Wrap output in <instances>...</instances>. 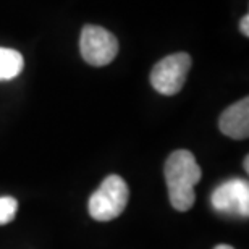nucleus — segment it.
Returning a JSON list of instances; mask_svg holds the SVG:
<instances>
[{"label":"nucleus","mask_w":249,"mask_h":249,"mask_svg":"<svg viewBox=\"0 0 249 249\" xmlns=\"http://www.w3.org/2000/svg\"><path fill=\"white\" fill-rule=\"evenodd\" d=\"M163 175L173 209H177L178 212L189 211L196 201L194 186L199 183L202 175L201 167L197 165L193 152L185 149L172 152L163 167Z\"/></svg>","instance_id":"nucleus-1"},{"label":"nucleus","mask_w":249,"mask_h":249,"mask_svg":"<svg viewBox=\"0 0 249 249\" xmlns=\"http://www.w3.org/2000/svg\"><path fill=\"white\" fill-rule=\"evenodd\" d=\"M129 199L126 181L118 175H108L89 197V213L97 222H108L122 215Z\"/></svg>","instance_id":"nucleus-2"},{"label":"nucleus","mask_w":249,"mask_h":249,"mask_svg":"<svg viewBox=\"0 0 249 249\" xmlns=\"http://www.w3.org/2000/svg\"><path fill=\"white\" fill-rule=\"evenodd\" d=\"M191 68V57L185 52L172 53L154 65L151 84L159 94L175 96L185 86L188 71Z\"/></svg>","instance_id":"nucleus-3"},{"label":"nucleus","mask_w":249,"mask_h":249,"mask_svg":"<svg viewBox=\"0 0 249 249\" xmlns=\"http://www.w3.org/2000/svg\"><path fill=\"white\" fill-rule=\"evenodd\" d=\"M79 51H81L84 62L92 67H106L117 57L118 42L110 31L101 26L88 24L81 31Z\"/></svg>","instance_id":"nucleus-4"},{"label":"nucleus","mask_w":249,"mask_h":249,"mask_svg":"<svg viewBox=\"0 0 249 249\" xmlns=\"http://www.w3.org/2000/svg\"><path fill=\"white\" fill-rule=\"evenodd\" d=\"M212 206L217 212L227 215H249V185L246 180L233 178L222 183L212 193Z\"/></svg>","instance_id":"nucleus-5"},{"label":"nucleus","mask_w":249,"mask_h":249,"mask_svg":"<svg viewBox=\"0 0 249 249\" xmlns=\"http://www.w3.org/2000/svg\"><path fill=\"white\" fill-rule=\"evenodd\" d=\"M218 128L228 138L246 139L249 136V99L245 97L223 110Z\"/></svg>","instance_id":"nucleus-6"},{"label":"nucleus","mask_w":249,"mask_h":249,"mask_svg":"<svg viewBox=\"0 0 249 249\" xmlns=\"http://www.w3.org/2000/svg\"><path fill=\"white\" fill-rule=\"evenodd\" d=\"M24 68V58L18 51L0 47V81L15 79Z\"/></svg>","instance_id":"nucleus-7"},{"label":"nucleus","mask_w":249,"mask_h":249,"mask_svg":"<svg viewBox=\"0 0 249 249\" xmlns=\"http://www.w3.org/2000/svg\"><path fill=\"white\" fill-rule=\"evenodd\" d=\"M18 211V201L12 196L0 197V225H7L15 218Z\"/></svg>","instance_id":"nucleus-8"},{"label":"nucleus","mask_w":249,"mask_h":249,"mask_svg":"<svg viewBox=\"0 0 249 249\" xmlns=\"http://www.w3.org/2000/svg\"><path fill=\"white\" fill-rule=\"evenodd\" d=\"M240 31L245 34V36H249V15H245L240 21Z\"/></svg>","instance_id":"nucleus-9"},{"label":"nucleus","mask_w":249,"mask_h":249,"mask_svg":"<svg viewBox=\"0 0 249 249\" xmlns=\"http://www.w3.org/2000/svg\"><path fill=\"white\" fill-rule=\"evenodd\" d=\"M213 249H235V248L230 246V245H218V246H215Z\"/></svg>","instance_id":"nucleus-10"},{"label":"nucleus","mask_w":249,"mask_h":249,"mask_svg":"<svg viewBox=\"0 0 249 249\" xmlns=\"http://www.w3.org/2000/svg\"><path fill=\"white\" fill-rule=\"evenodd\" d=\"M245 170H246V172H249V157H246V159H245Z\"/></svg>","instance_id":"nucleus-11"}]
</instances>
